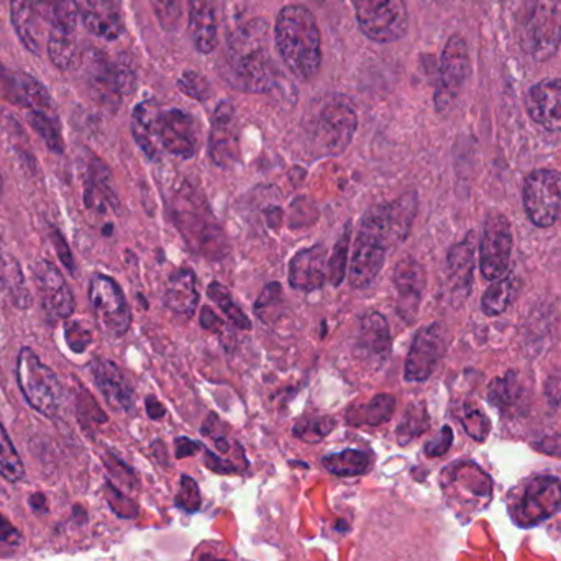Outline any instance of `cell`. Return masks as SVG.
Returning <instances> with one entry per match:
<instances>
[{
    "instance_id": "23",
    "label": "cell",
    "mask_w": 561,
    "mask_h": 561,
    "mask_svg": "<svg viewBox=\"0 0 561 561\" xmlns=\"http://www.w3.org/2000/svg\"><path fill=\"white\" fill-rule=\"evenodd\" d=\"M91 373L95 386L114 411L130 412L134 409V388L115 363L95 359L91 365Z\"/></svg>"
},
{
    "instance_id": "49",
    "label": "cell",
    "mask_w": 561,
    "mask_h": 561,
    "mask_svg": "<svg viewBox=\"0 0 561 561\" xmlns=\"http://www.w3.org/2000/svg\"><path fill=\"white\" fill-rule=\"evenodd\" d=\"M5 290L10 294V299L19 309H28L30 304H32V296H30L28 289H26L25 278H23L22 270L16 265L15 260H13L12 268H10Z\"/></svg>"
},
{
    "instance_id": "22",
    "label": "cell",
    "mask_w": 561,
    "mask_h": 561,
    "mask_svg": "<svg viewBox=\"0 0 561 561\" xmlns=\"http://www.w3.org/2000/svg\"><path fill=\"white\" fill-rule=\"evenodd\" d=\"M529 117L549 131H561V78L543 79L526 94Z\"/></svg>"
},
{
    "instance_id": "24",
    "label": "cell",
    "mask_w": 561,
    "mask_h": 561,
    "mask_svg": "<svg viewBox=\"0 0 561 561\" xmlns=\"http://www.w3.org/2000/svg\"><path fill=\"white\" fill-rule=\"evenodd\" d=\"M327 249L320 243L310 249L300 250L289 263V284L293 289L313 293L325 284Z\"/></svg>"
},
{
    "instance_id": "36",
    "label": "cell",
    "mask_w": 561,
    "mask_h": 561,
    "mask_svg": "<svg viewBox=\"0 0 561 561\" xmlns=\"http://www.w3.org/2000/svg\"><path fill=\"white\" fill-rule=\"evenodd\" d=\"M519 286V279L514 273H506L503 278L493 280L486 293L483 294L481 309L488 317L501 316L513 302Z\"/></svg>"
},
{
    "instance_id": "6",
    "label": "cell",
    "mask_w": 561,
    "mask_h": 561,
    "mask_svg": "<svg viewBox=\"0 0 561 561\" xmlns=\"http://www.w3.org/2000/svg\"><path fill=\"white\" fill-rule=\"evenodd\" d=\"M386 204H376L363 214L358 239L350 265V286L366 289L378 278L386 262Z\"/></svg>"
},
{
    "instance_id": "15",
    "label": "cell",
    "mask_w": 561,
    "mask_h": 561,
    "mask_svg": "<svg viewBox=\"0 0 561 561\" xmlns=\"http://www.w3.org/2000/svg\"><path fill=\"white\" fill-rule=\"evenodd\" d=\"M445 352V330L434 322L422 327L412 340L405 358L404 378L409 382H424L434 375Z\"/></svg>"
},
{
    "instance_id": "28",
    "label": "cell",
    "mask_w": 561,
    "mask_h": 561,
    "mask_svg": "<svg viewBox=\"0 0 561 561\" xmlns=\"http://www.w3.org/2000/svg\"><path fill=\"white\" fill-rule=\"evenodd\" d=\"M190 30L194 46L203 55H210L219 43L216 3L214 0H190Z\"/></svg>"
},
{
    "instance_id": "31",
    "label": "cell",
    "mask_w": 561,
    "mask_h": 561,
    "mask_svg": "<svg viewBox=\"0 0 561 561\" xmlns=\"http://www.w3.org/2000/svg\"><path fill=\"white\" fill-rule=\"evenodd\" d=\"M474 270V236L470 233L463 242L451 247L447 256L448 280L457 296H468L473 280Z\"/></svg>"
},
{
    "instance_id": "41",
    "label": "cell",
    "mask_w": 561,
    "mask_h": 561,
    "mask_svg": "<svg viewBox=\"0 0 561 561\" xmlns=\"http://www.w3.org/2000/svg\"><path fill=\"white\" fill-rule=\"evenodd\" d=\"M207 296L220 307V310L229 317L230 322H232L237 329L252 330V320L233 302L232 294H230V290L227 289L224 284L214 280V283L209 284V287H207Z\"/></svg>"
},
{
    "instance_id": "10",
    "label": "cell",
    "mask_w": 561,
    "mask_h": 561,
    "mask_svg": "<svg viewBox=\"0 0 561 561\" xmlns=\"http://www.w3.org/2000/svg\"><path fill=\"white\" fill-rule=\"evenodd\" d=\"M356 23L366 38L375 43H394L409 30L404 0H352Z\"/></svg>"
},
{
    "instance_id": "26",
    "label": "cell",
    "mask_w": 561,
    "mask_h": 561,
    "mask_svg": "<svg viewBox=\"0 0 561 561\" xmlns=\"http://www.w3.org/2000/svg\"><path fill=\"white\" fill-rule=\"evenodd\" d=\"M79 16L88 32L114 42L124 32L121 13L112 0H78Z\"/></svg>"
},
{
    "instance_id": "16",
    "label": "cell",
    "mask_w": 561,
    "mask_h": 561,
    "mask_svg": "<svg viewBox=\"0 0 561 561\" xmlns=\"http://www.w3.org/2000/svg\"><path fill=\"white\" fill-rule=\"evenodd\" d=\"M561 506L559 478L539 477L527 486L520 503L514 507L513 517L519 526L534 527L557 513Z\"/></svg>"
},
{
    "instance_id": "47",
    "label": "cell",
    "mask_w": 561,
    "mask_h": 561,
    "mask_svg": "<svg viewBox=\"0 0 561 561\" xmlns=\"http://www.w3.org/2000/svg\"><path fill=\"white\" fill-rule=\"evenodd\" d=\"M178 88L194 101L204 102L213 95V88H210L206 76L197 71H184L183 76L178 79Z\"/></svg>"
},
{
    "instance_id": "21",
    "label": "cell",
    "mask_w": 561,
    "mask_h": 561,
    "mask_svg": "<svg viewBox=\"0 0 561 561\" xmlns=\"http://www.w3.org/2000/svg\"><path fill=\"white\" fill-rule=\"evenodd\" d=\"M356 353L369 368L378 369L388 362L391 353V329L386 317L379 312H368L359 322Z\"/></svg>"
},
{
    "instance_id": "1",
    "label": "cell",
    "mask_w": 561,
    "mask_h": 561,
    "mask_svg": "<svg viewBox=\"0 0 561 561\" xmlns=\"http://www.w3.org/2000/svg\"><path fill=\"white\" fill-rule=\"evenodd\" d=\"M224 78L232 88L253 94L273 91L279 72L270 55L268 25L256 19L227 35Z\"/></svg>"
},
{
    "instance_id": "46",
    "label": "cell",
    "mask_w": 561,
    "mask_h": 561,
    "mask_svg": "<svg viewBox=\"0 0 561 561\" xmlns=\"http://www.w3.org/2000/svg\"><path fill=\"white\" fill-rule=\"evenodd\" d=\"M460 421L471 438H474L477 442L486 440L491 431L490 419L480 409L474 408V405H465L463 411H461Z\"/></svg>"
},
{
    "instance_id": "53",
    "label": "cell",
    "mask_w": 561,
    "mask_h": 561,
    "mask_svg": "<svg viewBox=\"0 0 561 561\" xmlns=\"http://www.w3.org/2000/svg\"><path fill=\"white\" fill-rule=\"evenodd\" d=\"M204 463L214 473L220 474H230V473H239L242 468L239 465L232 463V461L224 460V458L217 457L214 451L206 450L204 454Z\"/></svg>"
},
{
    "instance_id": "59",
    "label": "cell",
    "mask_w": 561,
    "mask_h": 561,
    "mask_svg": "<svg viewBox=\"0 0 561 561\" xmlns=\"http://www.w3.org/2000/svg\"><path fill=\"white\" fill-rule=\"evenodd\" d=\"M201 327L209 330V332L220 333L224 329V320L220 319L210 307H203V312H201Z\"/></svg>"
},
{
    "instance_id": "11",
    "label": "cell",
    "mask_w": 561,
    "mask_h": 561,
    "mask_svg": "<svg viewBox=\"0 0 561 561\" xmlns=\"http://www.w3.org/2000/svg\"><path fill=\"white\" fill-rule=\"evenodd\" d=\"M470 71L471 59L467 39L454 33L445 43L438 66L434 94L435 111L438 114H447L454 107L470 78Z\"/></svg>"
},
{
    "instance_id": "43",
    "label": "cell",
    "mask_w": 561,
    "mask_h": 561,
    "mask_svg": "<svg viewBox=\"0 0 561 561\" xmlns=\"http://www.w3.org/2000/svg\"><path fill=\"white\" fill-rule=\"evenodd\" d=\"M283 287H280L279 283H270L266 284L265 289L260 294L259 299H256L255 307V316L262 320L266 325H272L276 320L279 319L280 313H283Z\"/></svg>"
},
{
    "instance_id": "9",
    "label": "cell",
    "mask_w": 561,
    "mask_h": 561,
    "mask_svg": "<svg viewBox=\"0 0 561 561\" xmlns=\"http://www.w3.org/2000/svg\"><path fill=\"white\" fill-rule=\"evenodd\" d=\"M523 51L537 62H546L561 46V0H533L519 25Z\"/></svg>"
},
{
    "instance_id": "39",
    "label": "cell",
    "mask_w": 561,
    "mask_h": 561,
    "mask_svg": "<svg viewBox=\"0 0 561 561\" xmlns=\"http://www.w3.org/2000/svg\"><path fill=\"white\" fill-rule=\"evenodd\" d=\"M48 55L53 65L59 71H68L75 65L76 39L75 33L51 28L48 38Z\"/></svg>"
},
{
    "instance_id": "20",
    "label": "cell",
    "mask_w": 561,
    "mask_h": 561,
    "mask_svg": "<svg viewBox=\"0 0 561 561\" xmlns=\"http://www.w3.org/2000/svg\"><path fill=\"white\" fill-rule=\"evenodd\" d=\"M448 471L445 490L471 507H483L493 496V481L474 463H458Z\"/></svg>"
},
{
    "instance_id": "4",
    "label": "cell",
    "mask_w": 561,
    "mask_h": 561,
    "mask_svg": "<svg viewBox=\"0 0 561 561\" xmlns=\"http://www.w3.org/2000/svg\"><path fill=\"white\" fill-rule=\"evenodd\" d=\"M170 209L174 226L196 255L213 262L226 259L229 240L197 187L181 181L173 190Z\"/></svg>"
},
{
    "instance_id": "3",
    "label": "cell",
    "mask_w": 561,
    "mask_h": 561,
    "mask_svg": "<svg viewBox=\"0 0 561 561\" xmlns=\"http://www.w3.org/2000/svg\"><path fill=\"white\" fill-rule=\"evenodd\" d=\"M275 43L286 68L300 81H310L322 66V36L316 16L300 3L279 10Z\"/></svg>"
},
{
    "instance_id": "42",
    "label": "cell",
    "mask_w": 561,
    "mask_h": 561,
    "mask_svg": "<svg viewBox=\"0 0 561 561\" xmlns=\"http://www.w3.org/2000/svg\"><path fill=\"white\" fill-rule=\"evenodd\" d=\"M428 424H431V421H428L425 404L415 402V404L409 405L401 424H399L398 431H396L399 444L405 445L414 440V438L421 437L424 432L428 431Z\"/></svg>"
},
{
    "instance_id": "60",
    "label": "cell",
    "mask_w": 561,
    "mask_h": 561,
    "mask_svg": "<svg viewBox=\"0 0 561 561\" xmlns=\"http://www.w3.org/2000/svg\"><path fill=\"white\" fill-rule=\"evenodd\" d=\"M145 405H147L148 417L153 419V421H160V419H163L164 414H167V409H164V405L161 404L154 396H148Z\"/></svg>"
},
{
    "instance_id": "54",
    "label": "cell",
    "mask_w": 561,
    "mask_h": 561,
    "mask_svg": "<svg viewBox=\"0 0 561 561\" xmlns=\"http://www.w3.org/2000/svg\"><path fill=\"white\" fill-rule=\"evenodd\" d=\"M105 463H107L108 470L112 471L114 477H117L118 480L124 481L127 486L135 488L137 486V478H135L134 471L130 468L125 467L121 460H117L115 457L105 458Z\"/></svg>"
},
{
    "instance_id": "27",
    "label": "cell",
    "mask_w": 561,
    "mask_h": 561,
    "mask_svg": "<svg viewBox=\"0 0 561 561\" xmlns=\"http://www.w3.org/2000/svg\"><path fill=\"white\" fill-rule=\"evenodd\" d=\"M84 190L88 209L99 214H104L108 209H118V197L112 186L111 170L99 158H92L89 161Z\"/></svg>"
},
{
    "instance_id": "57",
    "label": "cell",
    "mask_w": 561,
    "mask_h": 561,
    "mask_svg": "<svg viewBox=\"0 0 561 561\" xmlns=\"http://www.w3.org/2000/svg\"><path fill=\"white\" fill-rule=\"evenodd\" d=\"M537 450L540 454L550 455V457L561 458V434L549 435L543 437L542 440L537 442Z\"/></svg>"
},
{
    "instance_id": "33",
    "label": "cell",
    "mask_w": 561,
    "mask_h": 561,
    "mask_svg": "<svg viewBox=\"0 0 561 561\" xmlns=\"http://www.w3.org/2000/svg\"><path fill=\"white\" fill-rule=\"evenodd\" d=\"M36 16L38 13L32 0H10V20H12L13 30L22 45L33 55L39 53V28Z\"/></svg>"
},
{
    "instance_id": "58",
    "label": "cell",
    "mask_w": 561,
    "mask_h": 561,
    "mask_svg": "<svg viewBox=\"0 0 561 561\" xmlns=\"http://www.w3.org/2000/svg\"><path fill=\"white\" fill-rule=\"evenodd\" d=\"M0 542L5 543V546H19L22 542L19 530L3 516H0Z\"/></svg>"
},
{
    "instance_id": "44",
    "label": "cell",
    "mask_w": 561,
    "mask_h": 561,
    "mask_svg": "<svg viewBox=\"0 0 561 561\" xmlns=\"http://www.w3.org/2000/svg\"><path fill=\"white\" fill-rule=\"evenodd\" d=\"M335 428V419L330 415H317V417H304L294 425L293 435L307 444H317L323 440Z\"/></svg>"
},
{
    "instance_id": "19",
    "label": "cell",
    "mask_w": 561,
    "mask_h": 561,
    "mask_svg": "<svg viewBox=\"0 0 561 561\" xmlns=\"http://www.w3.org/2000/svg\"><path fill=\"white\" fill-rule=\"evenodd\" d=\"M396 290H398V313L405 323H412L417 319L421 309L422 294L427 284L424 266L414 259H404L396 265Z\"/></svg>"
},
{
    "instance_id": "63",
    "label": "cell",
    "mask_w": 561,
    "mask_h": 561,
    "mask_svg": "<svg viewBox=\"0 0 561 561\" xmlns=\"http://www.w3.org/2000/svg\"><path fill=\"white\" fill-rule=\"evenodd\" d=\"M425 2H431V3H444V2H447V0H425Z\"/></svg>"
},
{
    "instance_id": "48",
    "label": "cell",
    "mask_w": 561,
    "mask_h": 561,
    "mask_svg": "<svg viewBox=\"0 0 561 561\" xmlns=\"http://www.w3.org/2000/svg\"><path fill=\"white\" fill-rule=\"evenodd\" d=\"M151 7L161 28L167 32L178 30L183 16V0H151Z\"/></svg>"
},
{
    "instance_id": "56",
    "label": "cell",
    "mask_w": 561,
    "mask_h": 561,
    "mask_svg": "<svg viewBox=\"0 0 561 561\" xmlns=\"http://www.w3.org/2000/svg\"><path fill=\"white\" fill-rule=\"evenodd\" d=\"M174 450H176L178 460H183V458L194 457V455L199 454L203 450V445L187 437H178L174 440Z\"/></svg>"
},
{
    "instance_id": "55",
    "label": "cell",
    "mask_w": 561,
    "mask_h": 561,
    "mask_svg": "<svg viewBox=\"0 0 561 561\" xmlns=\"http://www.w3.org/2000/svg\"><path fill=\"white\" fill-rule=\"evenodd\" d=\"M51 242L53 245H55L56 253H58L62 265H65L69 272H75V260H72L71 250H69L68 243H66V240L62 239L61 233H59L56 229H53Z\"/></svg>"
},
{
    "instance_id": "18",
    "label": "cell",
    "mask_w": 561,
    "mask_h": 561,
    "mask_svg": "<svg viewBox=\"0 0 561 561\" xmlns=\"http://www.w3.org/2000/svg\"><path fill=\"white\" fill-rule=\"evenodd\" d=\"M209 157L220 168L233 167L240 160L239 125L236 108L230 102H220L214 112Z\"/></svg>"
},
{
    "instance_id": "51",
    "label": "cell",
    "mask_w": 561,
    "mask_h": 561,
    "mask_svg": "<svg viewBox=\"0 0 561 561\" xmlns=\"http://www.w3.org/2000/svg\"><path fill=\"white\" fill-rule=\"evenodd\" d=\"M65 339L69 350L75 353H84L92 342V333L82 322H69L65 329Z\"/></svg>"
},
{
    "instance_id": "32",
    "label": "cell",
    "mask_w": 561,
    "mask_h": 561,
    "mask_svg": "<svg viewBox=\"0 0 561 561\" xmlns=\"http://www.w3.org/2000/svg\"><path fill=\"white\" fill-rule=\"evenodd\" d=\"M396 404L398 402H396L394 396H375L365 404H353L352 408H348V411L345 412L346 424L353 425V427H362V425L379 427V425L391 421L396 412Z\"/></svg>"
},
{
    "instance_id": "37",
    "label": "cell",
    "mask_w": 561,
    "mask_h": 561,
    "mask_svg": "<svg viewBox=\"0 0 561 561\" xmlns=\"http://www.w3.org/2000/svg\"><path fill=\"white\" fill-rule=\"evenodd\" d=\"M323 467L336 477H359L371 467V457L362 450H343L340 454L327 455Z\"/></svg>"
},
{
    "instance_id": "14",
    "label": "cell",
    "mask_w": 561,
    "mask_h": 561,
    "mask_svg": "<svg viewBox=\"0 0 561 561\" xmlns=\"http://www.w3.org/2000/svg\"><path fill=\"white\" fill-rule=\"evenodd\" d=\"M513 253V230L510 220L501 213H491L484 220L480 242L481 275L488 280L503 278L510 268Z\"/></svg>"
},
{
    "instance_id": "2",
    "label": "cell",
    "mask_w": 561,
    "mask_h": 561,
    "mask_svg": "<svg viewBox=\"0 0 561 561\" xmlns=\"http://www.w3.org/2000/svg\"><path fill=\"white\" fill-rule=\"evenodd\" d=\"M131 135L150 160H157L163 150L187 160L199 148V127L193 115L163 108L154 101L140 102L134 108Z\"/></svg>"
},
{
    "instance_id": "34",
    "label": "cell",
    "mask_w": 561,
    "mask_h": 561,
    "mask_svg": "<svg viewBox=\"0 0 561 561\" xmlns=\"http://www.w3.org/2000/svg\"><path fill=\"white\" fill-rule=\"evenodd\" d=\"M488 399L494 408L501 412H513L523 408L524 399H526V388L520 382L516 373H507L503 378H496L491 381L488 388Z\"/></svg>"
},
{
    "instance_id": "7",
    "label": "cell",
    "mask_w": 561,
    "mask_h": 561,
    "mask_svg": "<svg viewBox=\"0 0 561 561\" xmlns=\"http://www.w3.org/2000/svg\"><path fill=\"white\" fill-rule=\"evenodd\" d=\"M16 382L30 408L53 419L61 412L65 391L51 368L28 346L20 350L16 358Z\"/></svg>"
},
{
    "instance_id": "61",
    "label": "cell",
    "mask_w": 561,
    "mask_h": 561,
    "mask_svg": "<svg viewBox=\"0 0 561 561\" xmlns=\"http://www.w3.org/2000/svg\"><path fill=\"white\" fill-rule=\"evenodd\" d=\"M13 259H5L2 252V239H0V290H5L7 279H9L10 268H12Z\"/></svg>"
},
{
    "instance_id": "17",
    "label": "cell",
    "mask_w": 561,
    "mask_h": 561,
    "mask_svg": "<svg viewBox=\"0 0 561 561\" xmlns=\"http://www.w3.org/2000/svg\"><path fill=\"white\" fill-rule=\"evenodd\" d=\"M39 300L48 319H68L75 312V296L68 283L62 278L61 272L48 260H38L33 266Z\"/></svg>"
},
{
    "instance_id": "35",
    "label": "cell",
    "mask_w": 561,
    "mask_h": 561,
    "mask_svg": "<svg viewBox=\"0 0 561 561\" xmlns=\"http://www.w3.org/2000/svg\"><path fill=\"white\" fill-rule=\"evenodd\" d=\"M38 16L51 28L76 32L78 25V0H32Z\"/></svg>"
},
{
    "instance_id": "62",
    "label": "cell",
    "mask_w": 561,
    "mask_h": 561,
    "mask_svg": "<svg viewBox=\"0 0 561 561\" xmlns=\"http://www.w3.org/2000/svg\"><path fill=\"white\" fill-rule=\"evenodd\" d=\"M199 561H229L224 559H217V557L210 556V553H204Z\"/></svg>"
},
{
    "instance_id": "12",
    "label": "cell",
    "mask_w": 561,
    "mask_h": 561,
    "mask_svg": "<svg viewBox=\"0 0 561 561\" xmlns=\"http://www.w3.org/2000/svg\"><path fill=\"white\" fill-rule=\"evenodd\" d=\"M89 302L105 335L121 339L130 329L131 310L124 290L111 276L94 275L89 283Z\"/></svg>"
},
{
    "instance_id": "45",
    "label": "cell",
    "mask_w": 561,
    "mask_h": 561,
    "mask_svg": "<svg viewBox=\"0 0 561 561\" xmlns=\"http://www.w3.org/2000/svg\"><path fill=\"white\" fill-rule=\"evenodd\" d=\"M350 237H352V222L346 224L342 236L333 247L332 259L329 263V279L333 286H340L345 280L346 262H348Z\"/></svg>"
},
{
    "instance_id": "30",
    "label": "cell",
    "mask_w": 561,
    "mask_h": 561,
    "mask_svg": "<svg viewBox=\"0 0 561 561\" xmlns=\"http://www.w3.org/2000/svg\"><path fill=\"white\" fill-rule=\"evenodd\" d=\"M196 275L193 270L181 268L170 276L164 293L168 309L180 316L191 317L199 306V293L196 287Z\"/></svg>"
},
{
    "instance_id": "40",
    "label": "cell",
    "mask_w": 561,
    "mask_h": 561,
    "mask_svg": "<svg viewBox=\"0 0 561 561\" xmlns=\"http://www.w3.org/2000/svg\"><path fill=\"white\" fill-rule=\"evenodd\" d=\"M0 474L10 483H20L25 480L26 474L22 458L2 424H0Z\"/></svg>"
},
{
    "instance_id": "25",
    "label": "cell",
    "mask_w": 561,
    "mask_h": 561,
    "mask_svg": "<svg viewBox=\"0 0 561 561\" xmlns=\"http://www.w3.org/2000/svg\"><path fill=\"white\" fill-rule=\"evenodd\" d=\"M5 88L10 101L15 102L26 112L58 114L48 89L26 72H10L5 78Z\"/></svg>"
},
{
    "instance_id": "13",
    "label": "cell",
    "mask_w": 561,
    "mask_h": 561,
    "mask_svg": "<svg viewBox=\"0 0 561 561\" xmlns=\"http://www.w3.org/2000/svg\"><path fill=\"white\" fill-rule=\"evenodd\" d=\"M524 207L534 226L550 229L561 222V173L537 170L524 183Z\"/></svg>"
},
{
    "instance_id": "38",
    "label": "cell",
    "mask_w": 561,
    "mask_h": 561,
    "mask_svg": "<svg viewBox=\"0 0 561 561\" xmlns=\"http://www.w3.org/2000/svg\"><path fill=\"white\" fill-rule=\"evenodd\" d=\"M26 121L33 130L43 138L46 147L53 153H65V140H62L61 124L58 114H42V112H26Z\"/></svg>"
},
{
    "instance_id": "52",
    "label": "cell",
    "mask_w": 561,
    "mask_h": 561,
    "mask_svg": "<svg viewBox=\"0 0 561 561\" xmlns=\"http://www.w3.org/2000/svg\"><path fill=\"white\" fill-rule=\"evenodd\" d=\"M451 444H454V431L448 425H445L434 440L425 444V455L431 458L442 457V455L450 450Z\"/></svg>"
},
{
    "instance_id": "5",
    "label": "cell",
    "mask_w": 561,
    "mask_h": 561,
    "mask_svg": "<svg viewBox=\"0 0 561 561\" xmlns=\"http://www.w3.org/2000/svg\"><path fill=\"white\" fill-rule=\"evenodd\" d=\"M358 115L345 95H330L309 125L310 150L317 157H339L352 144Z\"/></svg>"
},
{
    "instance_id": "50",
    "label": "cell",
    "mask_w": 561,
    "mask_h": 561,
    "mask_svg": "<svg viewBox=\"0 0 561 561\" xmlns=\"http://www.w3.org/2000/svg\"><path fill=\"white\" fill-rule=\"evenodd\" d=\"M201 503H203V500H201L199 486H197L196 481L191 477L181 478L180 493H178L176 501H174L176 507L186 511V513H196V511H199Z\"/></svg>"
},
{
    "instance_id": "8",
    "label": "cell",
    "mask_w": 561,
    "mask_h": 561,
    "mask_svg": "<svg viewBox=\"0 0 561 561\" xmlns=\"http://www.w3.org/2000/svg\"><path fill=\"white\" fill-rule=\"evenodd\" d=\"M82 69L89 94L101 107L111 112L118 111L124 95L131 94L137 85V78L130 66L112 61L98 48L84 53Z\"/></svg>"
},
{
    "instance_id": "29",
    "label": "cell",
    "mask_w": 561,
    "mask_h": 561,
    "mask_svg": "<svg viewBox=\"0 0 561 561\" xmlns=\"http://www.w3.org/2000/svg\"><path fill=\"white\" fill-rule=\"evenodd\" d=\"M417 209L419 197L415 191H409L394 203L386 204V233L389 247L405 242L414 226Z\"/></svg>"
}]
</instances>
